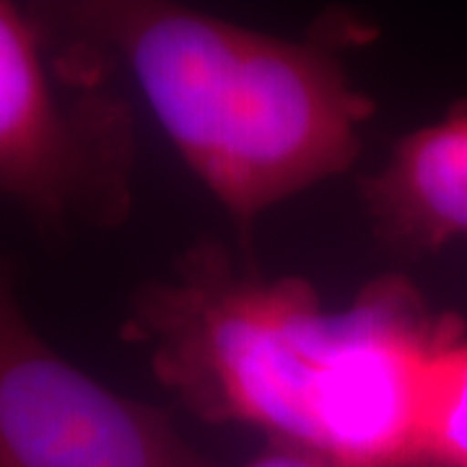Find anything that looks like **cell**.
<instances>
[{
    "instance_id": "obj_1",
    "label": "cell",
    "mask_w": 467,
    "mask_h": 467,
    "mask_svg": "<svg viewBox=\"0 0 467 467\" xmlns=\"http://www.w3.org/2000/svg\"><path fill=\"white\" fill-rule=\"evenodd\" d=\"M457 327L398 275L330 312L306 281L239 273L205 244L174 281L143 285L130 317L156 377L198 416L330 467H426L423 377Z\"/></svg>"
},
{
    "instance_id": "obj_5",
    "label": "cell",
    "mask_w": 467,
    "mask_h": 467,
    "mask_svg": "<svg viewBox=\"0 0 467 467\" xmlns=\"http://www.w3.org/2000/svg\"><path fill=\"white\" fill-rule=\"evenodd\" d=\"M371 216L392 242L436 250L467 239V112L410 133L364 184Z\"/></svg>"
},
{
    "instance_id": "obj_7",
    "label": "cell",
    "mask_w": 467,
    "mask_h": 467,
    "mask_svg": "<svg viewBox=\"0 0 467 467\" xmlns=\"http://www.w3.org/2000/svg\"><path fill=\"white\" fill-rule=\"evenodd\" d=\"M244 467H330L322 462L315 454H306L301 450H291V447H281L273 444V450L263 451L257 460H252L250 465Z\"/></svg>"
},
{
    "instance_id": "obj_4",
    "label": "cell",
    "mask_w": 467,
    "mask_h": 467,
    "mask_svg": "<svg viewBox=\"0 0 467 467\" xmlns=\"http://www.w3.org/2000/svg\"><path fill=\"white\" fill-rule=\"evenodd\" d=\"M0 467H213L167 418L34 333L0 260Z\"/></svg>"
},
{
    "instance_id": "obj_6",
    "label": "cell",
    "mask_w": 467,
    "mask_h": 467,
    "mask_svg": "<svg viewBox=\"0 0 467 467\" xmlns=\"http://www.w3.org/2000/svg\"><path fill=\"white\" fill-rule=\"evenodd\" d=\"M426 467H467V337L462 325L431 353L420 392Z\"/></svg>"
},
{
    "instance_id": "obj_2",
    "label": "cell",
    "mask_w": 467,
    "mask_h": 467,
    "mask_svg": "<svg viewBox=\"0 0 467 467\" xmlns=\"http://www.w3.org/2000/svg\"><path fill=\"white\" fill-rule=\"evenodd\" d=\"M39 14L73 50L125 66L244 236L263 211L358 156L371 101L327 50L174 3H52Z\"/></svg>"
},
{
    "instance_id": "obj_3",
    "label": "cell",
    "mask_w": 467,
    "mask_h": 467,
    "mask_svg": "<svg viewBox=\"0 0 467 467\" xmlns=\"http://www.w3.org/2000/svg\"><path fill=\"white\" fill-rule=\"evenodd\" d=\"M133 133L39 8L0 3V192L36 221H119Z\"/></svg>"
}]
</instances>
